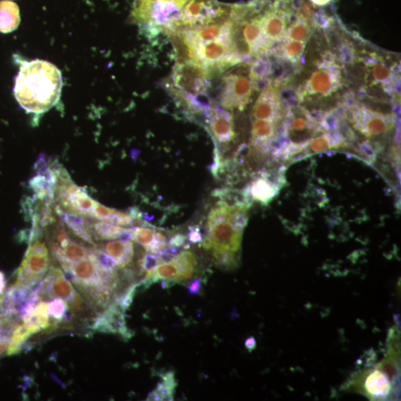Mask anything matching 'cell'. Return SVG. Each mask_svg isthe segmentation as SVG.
<instances>
[{
  "label": "cell",
  "instance_id": "obj_8",
  "mask_svg": "<svg viewBox=\"0 0 401 401\" xmlns=\"http://www.w3.org/2000/svg\"><path fill=\"white\" fill-rule=\"evenodd\" d=\"M92 329L105 334L119 335L124 340H128L134 336V333L128 328L123 311L115 302L94 320Z\"/></svg>",
  "mask_w": 401,
  "mask_h": 401
},
{
  "label": "cell",
  "instance_id": "obj_19",
  "mask_svg": "<svg viewBox=\"0 0 401 401\" xmlns=\"http://www.w3.org/2000/svg\"><path fill=\"white\" fill-rule=\"evenodd\" d=\"M371 63L367 60V62L370 63L369 67L371 68H369L366 81L369 82V85L379 84L383 86L390 85L393 82V74L389 68L384 63H379L374 58H371Z\"/></svg>",
  "mask_w": 401,
  "mask_h": 401
},
{
  "label": "cell",
  "instance_id": "obj_39",
  "mask_svg": "<svg viewBox=\"0 0 401 401\" xmlns=\"http://www.w3.org/2000/svg\"><path fill=\"white\" fill-rule=\"evenodd\" d=\"M134 233L135 228H125L121 232L118 239L124 242L134 241Z\"/></svg>",
  "mask_w": 401,
  "mask_h": 401
},
{
  "label": "cell",
  "instance_id": "obj_28",
  "mask_svg": "<svg viewBox=\"0 0 401 401\" xmlns=\"http://www.w3.org/2000/svg\"><path fill=\"white\" fill-rule=\"evenodd\" d=\"M67 308L66 301L60 297H55L49 304V314L55 321H62Z\"/></svg>",
  "mask_w": 401,
  "mask_h": 401
},
{
  "label": "cell",
  "instance_id": "obj_11",
  "mask_svg": "<svg viewBox=\"0 0 401 401\" xmlns=\"http://www.w3.org/2000/svg\"><path fill=\"white\" fill-rule=\"evenodd\" d=\"M60 196L65 206L77 214L92 217L97 202L82 189L73 183L60 187Z\"/></svg>",
  "mask_w": 401,
  "mask_h": 401
},
{
  "label": "cell",
  "instance_id": "obj_30",
  "mask_svg": "<svg viewBox=\"0 0 401 401\" xmlns=\"http://www.w3.org/2000/svg\"><path fill=\"white\" fill-rule=\"evenodd\" d=\"M251 75L254 80L264 78L271 72L269 62L259 58L251 66Z\"/></svg>",
  "mask_w": 401,
  "mask_h": 401
},
{
  "label": "cell",
  "instance_id": "obj_4",
  "mask_svg": "<svg viewBox=\"0 0 401 401\" xmlns=\"http://www.w3.org/2000/svg\"><path fill=\"white\" fill-rule=\"evenodd\" d=\"M341 71L333 58H324L316 70L300 89L298 94L302 102L309 101L313 97L323 98L337 91L340 85Z\"/></svg>",
  "mask_w": 401,
  "mask_h": 401
},
{
  "label": "cell",
  "instance_id": "obj_2",
  "mask_svg": "<svg viewBox=\"0 0 401 401\" xmlns=\"http://www.w3.org/2000/svg\"><path fill=\"white\" fill-rule=\"evenodd\" d=\"M250 68L247 64H242L223 77L220 86V104L226 109L243 111L250 101L255 90Z\"/></svg>",
  "mask_w": 401,
  "mask_h": 401
},
{
  "label": "cell",
  "instance_id": "obj_26",
  "mask_svg": "<svg viewBox=\"0 0 401 401\" xmlns=\"http://www.w3.org/2000/svg\"><path fill=\"white\" fill-rule=\"evenodd\" d=\"M132 245V242L110 241L104 245V249L105 252L113 257L118 262L127 253Z\"/></svg>",
  "mask_w": 401,
  "mask_h": 401
},
{
  "label": "cell",
  "instance_id": "obj_29",
  "mask_svg": "<svg viewBox=\"0 0 401 401\" xmlns=\"http://www.w3.org/2000/svg\"><path fill=\"white\" fill-rule=\"evenodd\" d=\"M156 230L153 228L141 227L135 228L134 241L142 245L144 248L147 247L152 241H153L155 236Z\"/></svg>",
  "mask_w": 401,
  "mask_h": 401
},
{
  "label": "cell",
  "instance_id": "obj_24",
  "mask_svg": "<svg viewBox=\"0 0 401 401\" xmlns=\"http://www.w3.org/2000/svg\"><path fill=\"white\" fill-rule=\"evenodd\" d=\"M215 264L217 267L225 271H231L238 267L239 259L237 254L230 252H213Z\"/></svg>",
  "mask_w": 401,
  "mask_h": 401
},
{
  "label": "cell",
  "instance_id": "obj_20",
  "mask_svg": "<svg viewBox=\"0 0 401 401\" xmlns=\"http://www.w3.org/2000/svg\"><path fill=\"white\" fill-rule=\"evenodd\" d=\"M283 40V44L280 48L281 58L289 63H298L307 43L285 39Z\"/></svg>",
  "mask_w": 401,
  "mask_h": 401
},
{
  "label": "cell",
  "instance_id": "obj_16",
  "mask_svg": "<svg viewBox=\"0 0 401 401\" xmlns=\"http://www.w3.org/2000/svg\"><path fill=\"white\" fill-rule=\"evenodd\" d=\"M172 261L178 271V283L189 280L195 275L198 262L197 256L192 252L184 251Z\"/></svg>",
  "mask_w": 401,
  "mask_h": 401
},
{
  "label": "cell",
  "instance_id": "obj_6",
  "mask_svg": "<svg viewBox=\"0 0 401 401\" xmlns=\"http://www.w3.org/2000/svg\"><path fill=\"white\" fill-rule=\"evenodd\" d=\"M242 240V234L233 229L228 218L209 228V233L202 240V245L205 251L238 254L241 250Z\"/></svg>",
  "mask_w": 401,
  "mask_h": 401
},
{
  "label": "cell",
  "instance_id": "obj_22",
  "mask_svg": "<svg viewBox=\"0 0 401 401\" xmlns=\"http://www.w3.org/2000/svg\"><path fill=\"white\" fill-rule=\"evenodd\" d=\"M399 362L400 357L398 351L395 350L393 345V347L390 349L388 354H387L378 366L380 369L389 378L391 383L398 378Z\"/></svg>",
  "mask_w": 401,
  "mask_h": 401
},
{
  "label": "cell",
  "instance_id": "obj_41",
  "mask_svg": "<svg viewBox=\"0 0 401 401\" xmlns=\"http://www.w3.org/2000/svg\"><path fill=\"white\" fill-rule=\"evenodd\" d=\"M11 339L4 338L0 340V356L3 355L8 348Z\"/></svg>",
  "mask_w": 401,
  "mask_h": 401
},
{
  "label": "cell",
  "instance_id": "obj_42",
  "mask_svg": "<svg viewBox=\"0 0 401 401\" xmlns=\"http://www.w3.org/2000/svg\"><path fill=\"white\" fill-rule=\"evenodd\" d=\"M5 288H6L5 276L3 272L0 271V295H2L4 294Z\"/></svg>",
  "mask_w": 401,
  "mask_h": 401
},
{
  "label": "cell",
  "instance_id": "obj_36",
  "mask_svg": "<svg viewBox=\"0 0 401 401\" xmlns=\"http://www.w3.org/2000/svg\"><path fill=\"white\" fill-rule=\"evenodd\" d=\"M188 240L192 244H199L202 242V236L199 228L195 227L190 229Z\"/></svg>",
  "mask_w": 401,
  "mask_h": 401
},
{
  "label": "cell",
  "instance_id": "obj_40",
  "mask_svg": "<svg viewBox=\"0 0 401 401\" xmlns=\"http://www.w3.org/2000/svg\"><path fill=\"white\" fill-rule=\"evenodd\" d=\"M245 345L249 352H252L257 348L256 339L254 337L248 338L245 343Z\"/></svg>",
  "mask_w": 401,
  "mask_h": 401
},
{
  "label": "cell",
  "instance_id": "obj_5",
  "mask_svg": "<svg viewBox=\"0 0 401 401\" xmlns=\"http://www.w3.org/2000/svg\"><path fill=\"white\" fill-rule=\"evenodd\" d=\"M172 81L177 90L192 94L206 92L211 85L206 69L195 61L177 63L173 69Z\"/></svg>",
  "mask_w": 401,
  "mask_h": 401
},
{
  "label": "cell",
  "instance_id": "obj_18",
  "mask_svg": "<svg viewBox=\"0 0 401 401\" xmlns=\"http://www.w3.org/2000/svg\"><path fill=\"white\" fill-rule=\"evenodd\" d=\"M39 327H33L24 323L13 330L7 350L8 355L17 354L21 351L23 345L35 334L39 333Z\"/></svg>",
  "mask_w": 401,
  "mask_h": 401
},
{
  "label": "cell",
  "instance_id": "obj_25",
  "mask_svg": "<svg viewBox=\"0 0 401 401\" xmlns=\"http://www.w3.org/2000/svg\"><path fill=\"white\" fill-rule=\"evenodd\" d=\"M91 252L101 271L113 272L118 269L117 261L100 249H93Z\"/></svg>",
  "mask_w": 401,
  "mask_h": 401
},
{
  "label": "cell",
  "instance_id": "obj_21",
  "mask_svg": "<svg viewBox=\"0 0 401 401\" xmlns=\"http://www.w3.org/2000/svg\"><path fill=\"white\" fill-rule=\"evenodd\" d=\"M30 185L39 199L51 201L56 184L49 181L45 176L37 175L30 180Z\"/></svg>",
  "mask_w": 401,
  "mask_h": 401
},
{
  "label": "cell",
  "instance_id": "obj_35",
  "mask_svg": "<svg viewBox=\"0 0 401 401\" xmlns=\"http://www.w3.org/2000/svg\"><path fill=\"white\" fill-rule=\"evenodd\" d=\"M307 4L313 10L315 8H324L335 4L338 0H308Z\"/></svg>",
  "mask_w": 401,
  "mask_h": 401
},
{
  "label": "cell",
  "instance_id": "obj_27",
  "mask_svg": "<svg viewBox=\"0 0 401 401\" xmlns=\"http://www.w3.org/2000/svg\"><path fill=\"white\" fill-rule=\"evenodd\" d=\"M68 306L69 309H70L75 315H79L80 316L93 318L92 314H90L93 309L89 308L90 305L86 302L84 297H82L79 293L76 292L75 296L72 301L68 302Z\"/></svg>",
  "mask_w": 401,
  "mask_h": 401
},
{
  "label": "cell",
  "instance_id": "obj_14",
  "mask_svg": "<svg viewBox=\"0 0 401 401\" xmlns=\"http://www.w3.org/2000/svg\"><path fill=\"white\" fill-rule=\"evenodd\" d=\"M20 23V8L13 2H0V33L16 31Z\"/></svg>",
  "mask_w": 401,
  "mask_h": 401
},
{
  "label": "cell",
  "instance_id": "obj_7",
  "mask_svg": "<svg viewBox=\"0 0 401 401\" xmlns=\"http://www.w3.org/2000/svg\"><path fill=\"white\" fill-rule=\"evenodd\" d=\"M283 177L273 180L268 172H261L245 189L243 195L245 202L249 206L253 201L268 205L278 195L280 185L285 182L284 180H281Z\"/></svg>",
  "mask_w": 401,
  "mask_h": 401
},
{
  "label": "cell",
  "instance_id": "obj_15",
  "mask_svg": "<svg viewBox=\"0 0 401 401\" xmlns=\"http://www.w3.org/2000/svg\"><path fill=\"white\" fill-rule=\"evenodd\" d=\"M54 273V279L51 288V298L60 297L69 302L73 300L76 294L71 282L68 281L63 271L59 269L51 270Z\"/></svg>",
  "mask_w": 401,
  "mask_h": 401
},
{
  "label": "cell",
  "instance_id": "obj_33",
  "mask_svg": "<svg viewBox=\"0 0 401 401\" xmlns=\"http://www.w3.org/2000/svg\"><path fill=\"white\" fill-rule=\"evenodd\" d=\"M160 264L159 257L153 254L148 253L141 260L142 271L149 273L154 272Z\"/></svg>",
  "mask_w": 401,
  "mask_h": 401
},
{
  "label": "cell",
  "instance_id": "obj_23",
  "mask_svg": "<svg viewBox=\"0 0 401 401\" xmlns=\"http://www.w3.org/2000/svg\"><path fill=\"white\" fill-rule=\"evenodd\" d=\"M124 229L125 228L105 222V221L95 223L93 227L95 236L104 240L118 239L120 234Z\"/></svg>",
  "mask_w": 401,
  "mask_h": 401
},
{
  "label": "cell",
  "instance_id": "obj_17",
  "mask_svg": "<svg viewBox=\"0 0 401 401\" xmlns=\"http://www.w3.org/2000/svg\"><path fill=\"white\" fill-rule=\"evenodd\" d=\"M59 215L67 226L70 228L77 237L82 240L93 244V240L90 233V226L87 221L84 217L77 214L66 213L58 211Z\"/></svg>",
  "mask_w": 401,
  "mask_h": 401
},
{
  "label": "cell",
  "instance_id": "obj_38",
  "mask_svg": "<svg viewBox=\"0 0 401 401\" xmlns=\"http://www.w3.org/2000/svg\"><path fill=\"white\" fill-rule=\"evenodd\" d=\"M186 240L187 237L185 235L177 233L170 239L168 245L182 247L185 244Z\"/></svg>",
  "mask_w": 401,
  "mask_h": 401
},
{
  "label": "cell",
  "instance_id": "obj_31",
  "mask_svg": "<svg viewBox=\"0 0 401 401\" xmlns=\"http://www.w3.org/2000/svg\"><path fill=\"white\" fill-rule=\"evenodd\" d=\"M168 245V242L165 235L160 231H156L153 241L145 249L148 252L156 255Z\"/></svg>",
  "mask_w": 401,
  "mask_h": 401
},
{
  "label": "cell",
  "instance_id": "obj_34",
  "mask_svg": "<svg viewBox=\"0 0 401 401\" xmlns=\"http://www.w3.org/2000/svg\"><path fill=\"white\" fill-rule=\"evenodd\" d=\"M161 383L164 385L166 390H168L171 396L174 397L177 387V381L175 378V373L173 371L166 372L161 376Z\"/></svg>",
  "mask_w": 401,
  "mask_h": 401
},
{
  "label": "cell",
  "instance_id": "obj_32",
  "mask_svg": "<svg viewBox=\"0 0 401 401\" xmlns=\"http://www.w3.org/2000/svg\"><path fill=\"white\" fill-rule=\"evenodd\" d=\"M138 288H140V284L133 285L128 289V292L125 294L122 295L116 300L118 306L123 312L126 311L130 308L135 296L137 292Z\"/></svg>",
  "mask_w": 401,
  "mask_h": 401
},
{
  "label": "cell",
  "instance_id": "obj_12",
  "mask_svg": "<svg viewBox=\"0 0 401 401\" xmlns=\"http://www.w3.org/2000/svg\"><path fill=\"white\" fill-rule=\"evenodd\" d=\"M70 269L76 276L78 284L75 286L79 289L100 286L107 283L104 280L101 271L91 251L88 257L75 262Z\"/></svg>",
  "mask_w": 401,
  "mask_h": 401
},
{
  "label": "cell",
  "instance_id": "obj_9",
  "mask_svg": "<svg viewBox=\"0 0 401 401\" xmlns=\"http://www.w3.org/2000/svg\"><path fill=\"white\" fill-rule=\"evenodd\" d=\"M357 391L369 398H385L392 392V383L381 370H367L354 381Z\"/></svg>",
  "mask_w": 401,
  "mask_h": 401
},
{
  "label": "cell",
  "instance_id": "obj_10",
  "mask_svg": "<svg viewBox=\"0 0 401 401\" xmlns=\"http://www.w3.org/2000/svg\"><path fill=\"white\" fill-rule=\"evenodd\" d=\"M252 118L253 121L280 123L282 118L280 96L273 87L270 85L262 91L253 107Z\"/></svg>",
  "mask_w": 401,
  "mask_h": 401
},
{
  "label": "cell",
  "instance_id": "obj_13",
  "mask_svg": "<svg viewBox=\"0 0 401 401\" xmlns=\"http://www.w3.org/2000/svg\"><path fill=\"white\" fill-rule=\"evenodd\" d=\"M209 124L214 140L219 144H228L236 137L232 114L220 106L214 107Z\"/></svg>",
  "mask_w": 401,
  "mask_h": 401
},
{
  "label": "cell",
  "instance_id": "obj_1",
  "mask_svg": "<svg viewBox=\"0 0 401 401\" xmlns=\"http://www.w3.org/2000/svg\"><path fill=\"white\" fill-rule=\"evenodd\" d=\"M63 79L52 63L36 60L24 63L16 80L15 95L27 113H43L60 99Z\"/></svg>",
  "mask_w": 401,
  "mask_h": 401
},
{
  "label": "cell",
  "instance_id": "obj_3",
  "mask_svg": "<svg viewBox=\"0 0 401 401\" xmlns=\"http://www.w3.org/2000/svg\"><path fill=\"white\" fill-rule=\"evenodd\" d=\"M374 102L354 106L352 110V122L354 128L364 135L375 138L384 136L394 127L395 116L391 107Z\"/></svg>",
  "mask_w": 401,
  "mask_h": 401
},
{
  "label": "cell",
  "instance_id": "obj_37",
  "mask_svg": "<svg viewBox=\"0 0 401 401\" xmlns=\"http://www.w3.org/2000/svg\"><path fill=\"white\" fill-rule=\"evenodd\" d=\"M202 286V279H197L196 280H193L190 284L188 288V295L190 297H195L199 295L201 292Z\"/></svg>",
  "mask_w": 401,
  "mask_h": 401
}]
</instances>
